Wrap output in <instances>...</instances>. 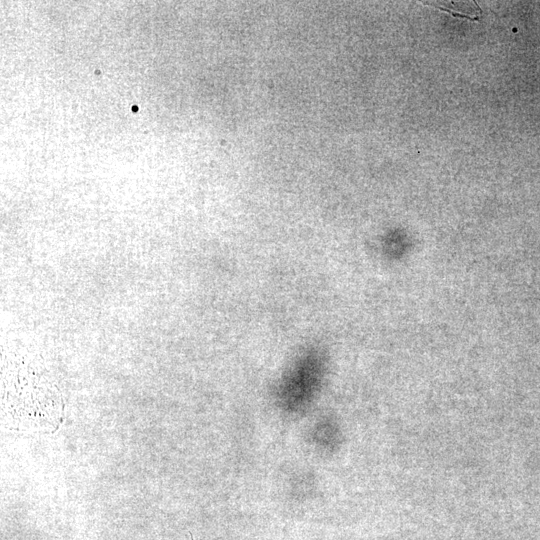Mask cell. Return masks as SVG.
<instances>
[{
    "label": "cell",
    "mask_w": 540,
    "mask_h": 540,
    "mask_svg": "<svg viewBox=\"0 0 540 540\" xmlns=\"http://www.w3.org/2000/svg\"><path fill=\"white\" fill-rule=\"evenodd\" d=\"M325 367L323 354L316 349L306 351L284 377L278 398L284 409L296 412L306 407L315 396Z\"/></svg>",
    "instance_id": "cell-1"
},
{
    "label": "cell",
    "mask_w": 540,
    "mask_h": 540,
    "mask_svg": "<svg viewBox=\"0 0 540 540\" xmlns=\"http://www.w3.org/2000/svg\"><path fill=\"white\" fill-rule=\"evenodd\" d=\"M432 7L436 8V9H438V10H440V11L447 12V13H449L451 16L456 17V18H465V19H468V20L474 21V22H477L478 19H479V16L472 17V16H469V15H466V14L454 12V11H452V10H449V9L444 8V7H441V6H434V5H432Z\"/></svg>",
    "instance_id": "cell-2"
}]
</instances>
